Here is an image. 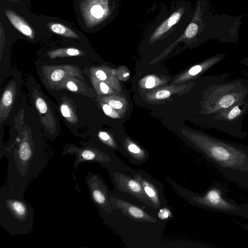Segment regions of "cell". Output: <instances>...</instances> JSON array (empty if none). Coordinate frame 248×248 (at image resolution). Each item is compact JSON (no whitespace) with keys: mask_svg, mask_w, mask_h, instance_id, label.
Returning <instances> with one entry per match:
<instances>
[{"mask_svg":"<svg viewBox=\"0 0 248 248\" xmlns=\"http://www.w3.org/2000/svg\"><path fill=\"white\" fill-rule=\"evenodd\" d=\"M66 53L69 56H77L80 52L78 50L75 48H69L67 50Z\"/></svg>","mask_w":248,"mask_h":248,"instance_id":"obj_27","label":"cell"},{"mask_svg":"<svg viewBox=\"0 0 248 248\" xmlns=\"http://www.w3.org/2000/svg\"><path fill=\"white\" fill-rule=\"evenodd\" d=\"M155 85V79L154 77H148L145 81V86L147 88H151Z\"/></svg>","mask_w":248,"mask_h":248,"instance_id":"obj_23","label":"cell"},{"mask_svg":"<svg viewBox=\"0 0 248 248\" xmlns=\"http://www.w3.org/2000/svg\"><path fill=\"white\" fill-rule=\"evenodd\" d=\"M128 75H129V74L128 73H126V74H125L124 75V77H126V76H127Z\"/></svg>","mask_w":248,"mask_h":248,"instance_id":"obj_30","label":"cell"},{"mask_svg":"<svg viewBox=\"0 0 248 248\" xmlns=\"http://www.w3.org/2000/svg\"><path fill=\"white\" fill-rule=\"evenodd\" d=\"M36 106L40 113H45L46 112L47 106L43 99L41 98H38L36 101Z\"/></svg>","mask_w":248,"mask_h":248,"instance_id":"obj_16","label":"cell"},{"mask_svg":"<svg viewBox=\"0 0 248 248\" xmlns=\"http://www.w3.org/2000/svg\"><path fill=\"white\" fill-rule=\"evenodd\" d=\"M110 179L115 189L123 193L130 195L147 205L153 207V205L146 196L140 184L135 178L120 168L106 165Z\"/></svg>","mask_w":248,"mask_h":248,"instance_id":"obj_5","label":"cell"},{"mask_svg":"<svg viewBox=\"0 0 248 248\" xmlns=\"http://www.w3.org/2000/svg\"><path fill=\"white\" fill-rule=\"evenodd\" d=\"M112 207L114 210H119L124 215L133 220L147 222H155L156 219L142 208L114 196L112 194L110 197Z\"/></svg>","mask_w":248,"mask_h":248,"instance_id":"obj_9","label":"cell"},{"mask_svg":"<svg viewBox=\"0 0 248 248\" xmlns=\"http://www.w3.org/2000/svg\"><path fill=\"white\" fill-rule=\"evenodd\" d=\"M124 155L132 163L140 165L145 163L149 158V154L138 145L129 142L125 145Z\"/></svg>","mask_w":248,"mask_h":248,"instance_id":"obj_10","label":"cell"},{"mask_svg":"<svg viewBox=\"0 0 248 248\" xmlns=\"http://www.w3.org/2000/svg\"><path fill=\"white\" fill-rule=\"evenodd\" d=\"M19 30L24 34L30 36L31 34V30L26 25H22L20 26Z\"/></svg>","mask_w":248,"mask_h":248,"instance_id":"obj_22","label":"cell"},{"mask_svg":"<svg viewBox=\"0 0 248 248\" xmlns=\"http://www.w3.org/2000/svg\"><path fill=\"white\" fill-rule=\"evenodd\" d=\"M199 27L196 21L190 23L185 31V36L189 39L196 36L198 33Z\"/></svg>","mask_w":248,"mask_h":248,"instance_id":"obj_12","label":"cell"},{"mask_svg":"<svg viewBox=\"0 0 248 248\" xmlns=\"http://www.w3.org/2000/svg\"><path fill=\"white\" fill-rule=\"evenodd\" d=\"M171 216V213L170 211L165 207L160 208L157 214L158 217L162 220L168 219Z\"/></svg>","mask_w":248,"mask_h":248,"instance_id":"obj_14","label":"cell"},{"mask_svg":"<svg viewBox=\"0 0 248 248\" xmlns=\"http://www.w3.org/2000/svg\"><path fill=\"white\" fill-rule=\"evenodd\" d=\"M100 88L101 92L104 94H107L109 92V87L104 82L100 83Z\"/></svg>","mask_w":248,"mask_h":248,"instance_id":"obj_28","label":"cell"},{"mask_svg":"<svg viewBox=\"0 0 248 248\" xmlns=\"http://www.w3.org/2000/svg\"><path fill=\"white\" fill-rule=\"evenodd\" d=\"M24 195L6 185L0 190V225L13 235L29 234L33 229L34 211Z\"/></svg>","mask_w":248,"mask_h":248,"instance_id":"obj_2","label":"cell"},{"mask_svg":"<svg viewBox=\"0 0 248 248\" xmlns=\"http://www.w3.org/2000/svg\"><path fill=\"white\" fill-rule=\"evenodd\" d=\"M13 100L12 93L9 91H6L2 97V103L4 106L8 107L11 105Z\"/></svg>","mask_w":248,"mask_h":248,"instance_id":"obj_13","label":"cell"},{"mask_svg":"<svg viewBox=\"0 0 248 248\" xmlns=\"http://www.w3.org/2000/svg\"><path fill=\"white\" fill-rule=\"evenodd\" d=\"M103 109L107 115L110 117H116L117 116L116 113L113 111L112 108L109 105L104 104L103 106Z\"/></svg>","mask_w":248,"mask_h":248,"instance_id":"obj_19","label":"cell"},{"mask_svg":"<svg viewBox=\"0 0 248 248\" xmlns=\"http://www.w3.org/2000/svg\"><path fill=\"white\" fill-rule=\"evenodd\" d=\"M95 76L98 79L101 80H105L107 78L106 74L101 70H97L95 72Z\"/></svg>","mask_w":248,"mask_h":248,"instance_id":"obj_25","label":"cell"},{"mask_svg":"<svg viewBox=\"0 0 248 248\" xmlns=\"http://www.w3.org/2000/svg\"><path fill=\"white\" fill-rule=\"evenodd\" d=\"M166 180L181 195L196 206L248 219V204L240 205L226 197L219 187L214 186L204 194H199L186 189L169 177Z\"/></svg>","mask_w":248,"mask_h":248,"instance_id":"obj_3","label":"cell"},{"mask_svg":"<svg viewBox=\"0 0 248 248\" xmlns=\"http://www.w3.org/2000/svg\"><path fill=\"white\" fill-rule=\"evenodd\" d=\"M239 62L248 67V58L242 60Z\"/></svg>","mask_w":248,"mask_h":248,"instance_id":"obj_29","label":"cell"},{"mask_svg":"<svg viewBox=\"0 0 248 248\" xmlns=\"http://www.w3.org/2000/svg\"><path fill=\"white\" fill-rule=\"evenodd\" d=\"M91 13L93 16L100 18L102 16L104 10L100 5H94L91 9Z\"/></svg>","mask_w":248,"mask_h":248,"instance_id":"obj_17","label":"cell"},{"mask_svg":"<svg viewBox=\"0 0 248 248\" xmlns=\"http://www.w3.org/2000/svg\"><path fill=\"white\" fill-rule=\"evenodd\" d=\"M51 30L54 32L59 34H63L66 31L65 28L60 24H53L51 26Z\"/></svg>","mask_w":248,"mask_h":248,"instance_id":"obj_18","label":"cell"},{"mask_svg":"<svg viewBox=\"0 0 248 248\" xmlns=\"http://www.w3.org/2000/svg\"><path fill=\"white\" fill-rule=\"evenodd\" d=\"M61 112L64 117H69L70 116V110L68 107L65 105H62L61 108Z\"/></svg>","mask_w":248,"mask_h":248,"instance_id":"obj_24","label":"cell"},{"mask_svg":"<svg viewBox=\"0 0 248 248\" xmlns=\"http://www.w3.org/2000/svg\"><path fill=\"white\" fill-rule=\"evenodd\" d=\"M66 87L71 91L76 92L78 90L77 86L74 82L71 81H69L67 83Z\"/></svg>","mask_w":248,"mask_h":248,"instance_id":"obj_26","label":"cell"},{"mask_svg":"<svg viewBox=\"0 0 248 248\" xmlns=\"http://www.w3.org/2000/svg\"><path fill=\"white\" fill-rule=\"evenodd\" d=\"M170 95V92L168 90H162L156 93L155 97L158 99H166Z\"/></svg>","mask_w":248,"mask_h":248,"instance_id":"obj_20","label":"cell"},{"mask_svg":"<svg viewBox=\"0 0 248 248\" xmlns=\"http://www.w3.org/2000/svg\"><path fill=\"white\" fill-rule=\"evenodd\" d=\"M108 105L114 109H120L123 107V104L119 101L110 100L108 102Z\"/></svg>","mask_w":248,"mask_h":248,"instance_id":"obj_21","label":"cell"},{"mask_svg":"<svg viewBox=\"0 0 248 248\" xmlns=\"http://www.w3.org/2000/svg\"><path fill=\"white\" fill-rule=\"evenodd\" d=\"M85 179L92 201L101 213L111 214L113 210L110 201L111 193L104 180L98 174L92 172Z\"/></svg>","mask_w":248,"mask_h":248,"instance_id":"obj_7","label":"cell"},{"mask_svg":"<svg viewBox=\"0 0 248 248\" xmlns=\"http://www.w3.org/2000/svg\"><path fill=\"white\" fill-rule=\"evenodd\" d=\"M141 185L143 191L155 209L165 207L167 202L161 184L142 170H135L128 168L127 171Z\"/></svg>","mask_w":248,"mask_h":248,"instance_id":"obj_8","label":"cell"},{"mask_svg":"<svg viewBox=\"0 0 248 248\" xmlns=\"http://www.w3.org/2000/svg\"><path fill=\"white\" fill-rule=\"evenodd\" d=\"M68 154H74L75 155L73 163L74 169L84 162L98 163L102 166L106 164L119 161V158L112 153L91 146L83 148L69 146L63 150L62 155Z\"/></svg>","mask_w":248,"mask_h":248,"instance_id":"obj_6","label":"cell"},{"mask_svg":"<svg viewBox=\"0 0 248 248\" xmlns=\"http://www.w3.org/2000/svg\"><path fill=\"white\" fill-rule=\"evenodd\" d=\"M248 112V98L236 103L224 111L217 119L215 129L234 138L244 139L242 121Z\"/></svg>","mask_w":248,"mask_h":248,"instance_id":"obj_4","label":"cell"},{"mask_svg":"<svg viewBox=\"0 0 248 248\" xmlns=\"http://www.w3.org/2000/svg\"><path fill=\"white\" fill-rule=\"evenodd\" d=\"M184 11L181 8L173 13L167 19L164 21L155 31L151 39L154 40L167 32L173 25L179 20Z\"/></svg>","mask_w":248,"mask_h":248,"instance_id":"obj_11","label":"cell"},{"mask_svg":"<svg viewBox=\"0 0 248 248\" xmlns=\"http://www.w3.org/2000/svg\"><path fill=\"white\" fill-rule=\"evenodd\" d=\"M192 142L196 150L229 180L248 187V147L204 134Z\"/></svg>","mask_w":248,"mask_h":248,"instance_id":"obj_1","label":"cell"},{"mask_svg":"<svg viewBox=\"0 0 248 248\" xmlns=\"http://www.w3.org/2000/svg\"><path fill=\"white\" fill-rule=\"evenodd\" d=\"M64 76V71L62 69H57L51 74L50 78L54 81H58L62 79Z\"/></svg>","mask_w":248,"mask_h":248,"instance_id":"obj_15","label":"cell"}]
</instances>
